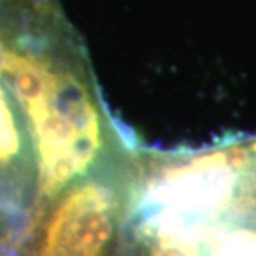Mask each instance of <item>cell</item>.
<instances>
[{"mask_svg": "<svg viewBox=\"0 0 256 256\" xmlns=\"http://www.w3.org/2000/svg\"><path fill=\"white\" fill-rule=\"evenodd\" d=\"M0 80L32 142L34 206L112 163L116 130L57 0H0Z\"/></svg>", "mask_w": 256, "mask_h": 256, "instance_id": "6da1fadb", "label": "cell"}, {"mask_svg": "<svg viewBox=\"0 0 256 256\" xmlns=\"http://www.w3.org/2000/svg\"><path fill=\"white\" fill-rule=\"evenodd\" d=\"M128 183L112 162L35 204L17 256H112Z\"/></svg>", "mask_w": 256, "mask_h": 256, "instance_id": "7a4b0ae2", "label": "cell"}, {"mask_svg": "<svg viewBox=\"0 0 256 256\" xmlns=\"http://www.w3.org/2000/svg\"><path fill=\"white\" fill-rule=\"evenodd\" d=\"M35 202V160L24 114L0 80V204L28 222Z\"/></svg>", "mask_w": 256, "mask_h": 256, "instance_id": "3957f363", "label": "cell"}]
</instances>
